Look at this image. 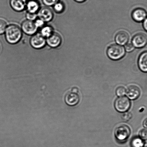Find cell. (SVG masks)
Returning <instances> with one entry per match:
<instances>
[{
	"instance_id": "1",
	"label": "cell",
	"mask_w": 147,
	"mask_h": 147,
	"mask_svg": "<svg viewBox=\"0 0 147 147\" xmlns=\"http://www.w3.org/2000/svg\"><path fill=\"white\" fill-rule=\"evenodd\" d=\"M22 31L18 26L12 24L7 27L5 31V37L9 44H16L21 39Z\"/></svg>"
},
{
	"instance_id": "2",
	"label": "cell",
	"mask_w": 147,
	"mask_h": 147,
	"mask_svg": "<svg viewBox=\"0 0 147 147\" xmlns=\"http://www.w3.org/2000/svg\"><path fill=\"white\" fill-rule=\"evenodd\" d=\"M107 54L108 57L112 60H119L125 56V49L119 45H112L108 49Z\"/></svg>"
},
{
	"instance_id": "3",
	"label": "cell",
	"mask_w": 147,
	"mask_h": 147,
	"mask_svg": "<svg viewBox=\"0 0 147 147\" xmlns=\"http://www.w3.org/2000/svg\"><path fill=\"white\" fill-rule=\"evenodd\" d=\"M130 128L125 125L118 126L115 131V137L118 140L121 142L126 140L130 136Z\"/></svg>"
},
{
	"instance_id": "4",
	"label": "cell",
	"mask_w": 147,
	"mask_h": 147,
	"mask_svg": "<svg viewBox=\"0 0 147 147\" xmlns=\"http://www.w3.org/2000/svg\"><path fill=\"white\" fill-rule=\"evenodd\" d=\"M114 106L118 112H125L129 110L130 107V101L126 96H120L116 99Z\"/></svg>"
},
{
	"instance_id": "5",
	"label": "cell",
	"mask_w": 147,
	"mask_h": 147,
	"mask_svg": "<svg viewBox=\"0 0 147 147\" xmlns=\"http://www.w3.org/2000/svg\"><path fill=\"white\" fill-rule=\"evenodd\" d=\"M30 44L33 48L40 49L43 48L46 44L45 38L40 34H35L30 40Z\"/></svg>"
},
{
	"instance_id": "6",
	"label": "cell",
	"mask_w": 147,
	"mask_h": 147,
	"mask_svg": "<svg viewBox=\"0 0 147 147\" xmlns=\"http://www.w3.org/2000/svg\"><path fill=\"white\" fill-rule=\"evenodd\" d=\"M132 43L136 48H142L147 44V36L143 33H138L133 37Z\"/></svg>"
},
{
	"instance_id": "7",
	"label": "cell",
	"mask_w": 147,
	"mask_h": 147,
	"mask_svg": "<svg viewBox=\"0 0 147 147\" xmlns=\"http://www.w3.org/2000/svg\"><path fill=\"white\" fill-rule=\"evenodd\" d=\"M21 28L23 31L28 35L34 34L38 29L33 21L28 20L23 22L22 24Z\"/></svg>"
},
{
	"instance_id": "8",
	"label": "cell",
	"mask_w": 147,
	"mask_h": 147,
	"mask_svg": "<svg viewBox=\"0 0 147 147\" xmlns=\"http://www.w3.org/2000/svg\"><path fill=\"white\" fill-rule=\"evenodd\" d=\"M37 16L40 19L44 22H48L52 20L53 13L49 8L47 7H44L39 10Z\"/></svg>"
},
{
	"instance_id": "9",
	"label": "cell",
	"mask_w": 147,
	"mask_h": 147,
	"mask_svg": "<svg viewBox=\"0 0 147 147\" xmlns=\"http://www.w3.org/2000/svg\"><path fill=\"white\" fill-rule=\"evenodd\" d=\"M46 42L49 47L56 48L60 46L61 44V36L57 33L53 32L51 36L47 37Z\"/></svg>"
},
{
	"instance_id": "10",
	"label": "cell",
	"mask_w": 147,
	"mask_h": 147,
	"mask_svg": "<svg viewBox=\"0 0 147 147\" xmlns=\"http://www.w3.org/2000/svg\"><path fill=\"white\" fill-rule=\"evenodd\" d=\"M132 16L133 20L137 22H143L147 17V12L143 8H137L132 11Z\"/></svg>"
},
{
	"instance_id": "11",
	"label": "cell",
	"mask_w": 147,
	"mask_h": 147,
	"mask_svg": "<svg viewBox=\"0 0 147 147\" xmlns=\"http://www.w3.org/2000/svg\"><path fill=\"white\" fill-rule=\"evenodd\" d=\"M65 100L68 105L70 106H74L79 103L80 98L78 93L71 90L66 94Z\"/></svg>"
},
{
	"instance_id": "12",
	"label": "cell",
	"mask_w": 147,
	"mask_h": 147,
	"mask_svg": "<svg viewBox=\"0 0 147 147\" xmlns=\"http://www.w3.org/2000/svg\"><path fill=\"white\" fill-rule=\"evenodd\" d=\"M140 92L139 88L135 85L129 86L126 90L128 97L132 100L137 99L140 94Z\"/></svg>"
},
{
	"instance_id": "13",
	"label": "cell",
	"mask_w": 147,
	"mask_h": 147,
	"mask_svg": "<svg viewBox=\"0 0 147 147\" xmlns=\"http://www.w3.org/2000/svg\"><path fill=\"white\" fill-rule=\"evenodd\" d=\"M138 64L141 71L147 73V50L144 51L140 55Z\"/></svg>"
},
{
	"instance_id": "14",
	"label": "cell",
	"mask_w": 147,
	"mask_h": 147,
	"mask_svg": "<svg viewBox=\"0 0 147 147\" xmlns=\"http://www.w3.org/2000/svg\"><path fill=\"white\" fill-rule=\"evenodd\" d=\"M129 36L126 32L121 31L117 34L115 37V40L118 44L120 45H124L129 41Z\"/></svg>"
},
{
	"instance_id": "15",
	"label": "cell",
	"mask_w": 147,
	"mask_h": 147,
	"mask_svg": "<svg viewBox=\"0 0 147 147\" xmlns=\"http://www.w3.org/2000/svg\"><path fill=\"white\" fill-rule=\"evenodd\" d=\"M10 4L13 9L18 11H23L26 6V3L23 0H10Z\"/></svg>"
},
{
	"instance_id": "16",
	"label": "cell",
	"mask_w": 147,
	"mask_h": 147,
	"mask_svg": "<svg viewBox=\"0 0 147 147\" xmlns=\"http://www.w3.org/2000/svg\"><path fill=\"white\" fill-rule=\"evenodd\" d=\"M26 8L28 12L36 13L39 11V4L36 0H30L26 4Z\"/></svg>"
},
{
	"instance_id": "17",
	"label": "cell",
	"mask_w": 147,
	"mask_h": 147,
	"mask_svg": "<svg viewBox=\"0 0 147 147\" xmlns=\"http://www.w3.org/2000/svg\"><path fill=\"white\" fill-rule=\"evenodd\" d=\"M52 27L50 26H47L43 27L41 29L40 34L45 38H47L51 36L53 33Z\"/></svg>"
},
{
	"instance_id": "18",
	"label": "cell",
	"mask_w": 147,
	"mask_h": 147,
	"mask_svg": "<svg viewBox=\"0 0 147 147\" xmlns=\"http://www.w3.org/2000/svg\"><path fill=\"white\" fill-rule=\"evenodd\" d=\"M143 144L142 139L137 137L133 138L131 142V146L132 147H142Z\"/></svg>"
},
{
	"instance_id": "19",
	"label": "cell",
	"mask_w": 147,
	"mask_h": 147,
	"mask_svg": "<svg viewBox=\"0 0 147 147\" xmlns=\"http://www.w3.org/2000/svg\"><path fill=\"white\" fill-rule=\"evenodd\" d=\"M54 9L56 12L61 13L64 11L65 6L64 4L58 1L54 5Z\"/></svg>"
},
{
	"instance_id": "20",
	"label": "cell",
	"mask_w": 147,
	"mask_h": 147,
	"mask_svg": "<svg viewBox=\"0 0 147 147\" xmlns=\"http://www.w3.org/2000/svg\"><path fill=\"white\" fill-rule=\"evenodd\" d=\"M126 93V89L123 86H121L116 89V93L118 96H124Z\"/></svg>"
},
{
	"instance_id": "21",
	"label": "cell",
	"mask_w": 147,
	"mask_h": 147,
	"mask_svg": "<svg viewBox=\"0 0 147 147\" xmlns=\"http://www.w3.org/2000/svg\"><path fill=\"white\" fill-rule=\"evenodd\" d=\"M7 27L6 22L4 20L0 19V34L5 32Z\"/></svg>"
},
{
	"instance_id": "22",
	"label": "cell",
	"mask_w": 147,
	"mask_h": 147,
	"mask_svg": "<svg viewBox=\"0 0 147 147\" xmlns=\"http://www.w3.org/2000/svg\"><path fill=\"white\" fill-rule=\"evenodd\" d=\"M37 15L36 14V13H32L28 12L26 14V17L27 20H30V21H34L37 18Z\"/></svg>"
},
{
	"instance_id": "23",
	"label": "cell",
	"mask_w": 147,
	"mask_h": 147,
	"mask_svg": "<svg viewBox=\"0 0 147 147\" xmlns=\"http://www.w3.org/2000/svg\"><path fill=\"white\" fill-rule=\"evenodd\" d=\"M59 1L60 0H42L43 2L45 5L49 6L54 5Z\"/></svg>"
},
{
	"instance_id": "24",
	"label": "cell",
	"mask_w": 147,
	"mask_h": 147,
	"mask_svg": "<svg viewBox=\"0 0 147 147\" xmlns=\"http://www.w3.org/2000/svg\"><path fill=\"white\" fill-rule=\"evenodd\" d=\"M140 137L142 139H147V129H142L140 131L139 133Z\"/></svg>"
},
{
	"instance_id": "25",
	"label": "cell",
	"mask_w": 147,
	"mask_h": 147,
	"mask_svg": "<svg viewBox=\"0 0 147 147\" xmlns=\"http://www.w3.org/2000/svg\"><path fill=\"white\" fill-rule=\"evenodd\" d=\"M132 115L130 112H125L122 114V119L125 121H128L132 117Z\"/></svg>"
},
{
	"instance_id": "26",
	"label": "cell",
	"mask_w": 147,
	"mask_h": 147,
	"mask_svg": "<svg viewBox=\"0 0 147 147\" xmlns=\"http://www.w3.org/2000/svg\"><path fill=\"white\" fill-rule=\"evenodd\" d=\"M135 47L131 43H127L125 46V49L128 52H130L134 49Z\"/></svg>"
},
{
	"instance_id": "27",
	"label": "cell",
	"mask_w": 147,
	"mask_h": 147,
	"mask_svg": "<svg viewBox=\"0 0 147 147\" xmlns=\"http://www.w3.org/2000/svg\"><path fill=\"white\" fill-rule=\"evenodd\" d=\"M44 22L39 19L36 20L35 22V24L36 26L38 28L44 27L45 24Z\"/></svg>"
},
{
	"instance_id": "28",
	"label": "cell",
	"mask_w": 147,
	"mask_h": 147,
	"mask_svg": "<svg viewBox=\"0 0 147 147\" xmlns=\"http://www.w3.org/2000/svg\"><path fill=\"white\" fill-rule=\"evenodd\" d=\"M143 27L144 29L147 32V17L143 22Z\"/></svg>"
},
{
	"instance_id": "29",
	"label": "cell",
	"mask_w": 147,
	"mask_h": 147,
	"mask_svg": "<svg viewBox=\"0 0 147 147\" xmlns=\"http://www.w3.org/2000/svg\"><path fill=\"white\" fill-rule=\"evenodd\" d=\"M143 126L145 128L147 129V117L144 121Z\"/></svg>"
},
{
	"instance_id": "30",
	"label": "cell",
	"mask_w": 147,
	"mask_h": 147,
	"mask_svg": "<svg viewBox=\"0 0 147 147\" xmlns=\"http://www.w3.org/2000/svg\"><path fill=\"white\" fill-rule=\"evenodd\" d=\"M72 91L78 93L79 92V89L77 87H73L72 89Z\"/></svg>"
},
{
	"instance_id": "31",
	"label": "cell",
	"mask_w": 147,
	"mask_h": 147,
	"mask_svg": "<svg viewBox=\"0 0 147 147\" xmlns=\"http://www.w3.org/2000/svg\"><path fill=\"white\" fill-rule=\"evenodd\" d=\"M74 1H76V2L81 3L84 2L86 0H74Z\"/></svg>"
},
{
	"instance_id": "32",
	"label": "cell",
	"mask_w": 147,
	"mask_h": 147,
	"mask_svg": "<svg viewBox=\"0 0 147 147\" xmlns=\"http://www.w3.org/2000/svg\"><path fill=\"white\" fill-rule=\"evenodd\" d=\"M142 147H147V141L145 142L144 143L143 146Z\"/></svg>"
},
{
	"instance_id": "33",
	"label": "cell",
	"mask_w": 147,
	"mask_h": 147,
	"mask_svg": "<svg viewBox=\"0 0 147 147\" xmlns=\"http://www.w3.org/2000/svg\"><path fill=\"white\" fill-rule=\"evenodd\" d=\"M23 1H24V2L26 3V2H27L29 1H30V0H23Z\"/></svg>"
}]
</instances>
